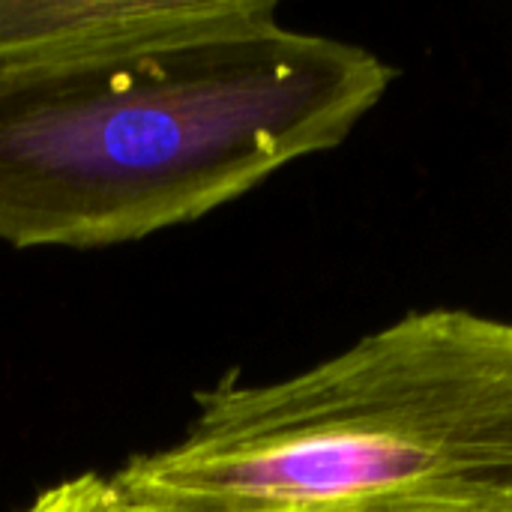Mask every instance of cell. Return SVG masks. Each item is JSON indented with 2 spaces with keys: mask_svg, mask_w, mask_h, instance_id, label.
Listing matches in <instances>:
<instances>
[{
  "mask_svg": "<svg viewBox=\"0 0 512 512\" xmlns=\"http://www.w3.org/2000/svg\"><path fill=\"white\" fill-rule=\"evenodd\" d=\"M393 75L279 9L204 39L0 66V243L102 249L195 222L339 147Z\"/></svg>",
  "mask_w": 512,
  "mask_h": 512,
  "instance_id": "obj_1",
  "label": "cell"
},
{
  "mask_svg": "<svg viewBox=\"0 0 512 512\" xmlns=\"http://www.w3.org/2000/svg\"><path fill=\"white\" fill-rule=\"evenodd\" d=\"M195 402L183 441L114 474L141 512H512V321L411 312Z\"/></svg>",
  "mask_w": 512,
  "mask_h": 512,
  "instance_id": "obj_2",
  "label": "cell"
},
{
  "mask_svg": "<svg viewBox=\"0 0 512 512\" xmlns=\"http://www.w3.org/2000/svg\"><path fill=\"white\" fill-rule=\"evenodd\" d=\"M273 9V0H0V66L204 39Z\"/></svg>",
  "mask_w": 512,
  "mask_h": 512,
  "instance_id": "obj_3",
  "label": "cell"
},
{
  "mask_svg": "<svg viewBox=\"0 0 512 512\" xmlns=\"http://www.w3.org/2000/svg\"><path fill=\"white\" fill-rule=\"evenodd\" d=\"M24 512H141L126 501L114 477L81 474L45 489Z\"/></svg>",
  "mask_w": 512,
  "mask_h": 512,
  "instance_id": "obj_4",
  "label": "cell"
}]
</instances>
